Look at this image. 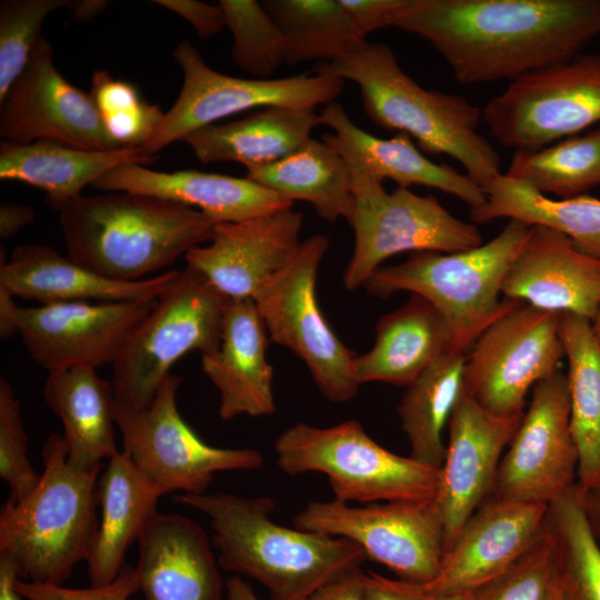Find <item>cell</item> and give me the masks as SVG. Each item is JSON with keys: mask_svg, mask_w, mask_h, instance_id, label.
I'll list each match as a JSON object with an SVG mask.
<instances>
[{"mask_svg": "<svg viewBox=\"0 0 600 600\" xmlns=\"http://www.w3.org/2000/svg\"><path fill=\"white\" fill-rule=\"evenodd\" d=\"M268 329L252 299L229 300L219 348L201 356V369L220 396L219 417H267L276 412Z\"/></svg>", "mask_w": 600, "mask_h": 600, "instance_id": "603a6c76", "label": "cell"}, {"mask_svg": "<svg viewBox=\"0 0 600 600\" xmlns=\"http://www.w3.org/2000/svg\"><path fill=\"white\" fill-rule=\"evenodd\" d=\"M364 571L354 567L318 589L308 600H366Z\"/></svg>", "mask_w": 600, "mask_h": 600, "instance_id": "681fc988", "label": "cell"}, {"mask_svg": "<svg viewBox=\"0 0 600 600\" xmlns=\"http://www.w3.org/2000/svg\"><path fill=\"white\" fill-rule=\"evenodd\" d=\"M293 527L348 539L367 559L399 579L428 584L439 574L446 552L442 521L434 501H389L351 506L338 500L311 501Z\"/></svg>", "mask_w": 600, "mask_h": 600, "instance_id": "5bb4252c", "label": "cell"}, {"mask_svg": "<svg viewBox=\"0 0 600 600\" xmlns=\"http://www.w3.org/2000/svg\"><path fill=\"white\" fill-rule=\"evenodd\" d=\"M274 451L288 474H326L333 499L344 503L434 501L439 488V468L387 450L356 420L327 428L298 422L279 434Z\"/></svg>", "mask_w": 600, "mask_h": 600, "instance_id": "ba28073f", "label": "cell"}, {"mask_svg": "<svg viewBox=\"0 0 600 600\" xmlns=\"http://www.w3.org/2000/svg\"><path fill=\"white\" fill-rule=\"evenodd\" d=\"M320 117L322 124L348 143L377 179H390L401 188L438 189L459 198L470 209L484 203L486 196L479 184L453 167L430 160L409 136L397 132L387 139L376 137L352 122L338 101L324 106Z\"/></svg>", "mask_w": 600, "mask_h": 600, "instance_id": "1f68e13d", "label": "cell"}, {"mask_svg": "<svg viewBox=\"0 0 600 600\" xmlns=\"http://www.w3.org/2000/svg\"><path fill=\"white\" fill-rule=\"evenodd\" d=\"M180 376L171 373L152 401L132 409L116 400V423L123 449L143 479L160 494L206 493L223 471H251L264 458L252 448L228 449L204 442L183 420L177 406Z\"/></svg>", "mask_w": 600, "mask_h": 600, "instance_id": "30bf717a", "label": "cell"}, {"mask_svg": "<svg viewBox=\"0 0 600 600\" xmlns=\"http://www.w3.org/2000/svg\"><path fill=\"white\" fill-rule=\"evenodd\" d=\"M482 190L484 203L470 209L473 222L507 218L547 227L568 237L581 252L600 260V199L589 194L552 199L504 173Z\"/></svg>", "mask_w": 600, "mask_h": 600, "instance_id": "836d02e7", "label": "cell"}, {"mask_svg": "<svg viewBox=\"0 0 600 600\" xmlns=\"http://www.w3.org/2000/svg\"><path fill=\"white\" fill-rule=\"evenodd\" d=\"M161 496L120 451L108 461L99 481V528L88 562L91 586L112 582L123 570L128 549L157 516Z\"/></svg>", "mask_w": 600, "mask_h": 600, "instance_id": "f546056e", "label": "cell"}, {"mask_svg": "<svg viewBox=\"0 0 600 600\" xmlns=\"http://www.w3.org/2000/svg\"><path fill=\"white\" fill-rule=\"evenodd\" d=\"M157 6L187 20L199 37L208 39L227 28V19L220 3L210 4L197 0H156Z\"/></svg>", "mask_w": 600, "mask_h": 600, "instance_id": "bcb514c9", "label": "cell"}, {"mask_svg": "<svg viewBox=\"0 0 600 600\" xmlns=\"http://www.w3.org/2000/svg\"><path fill=\"white\" fill-rule=\"evenodd\" d=\"M54 210L68 257L118 281H138L207 243L217 222L174 201L112 191L79 194Z\"/></svg>", "mask_w": 600, "mask_h": 600, "instance_id": "3957f363", "label": "cell"}, {"mask_svg": "<svg viewBox=\"0 0 600 600\" xmlns=\"http://www.w3.org/2000/svg\"><path fill=\"white\" fill-rule=\"evenodd\" d=\"M501 292L506 299L592 322L600 306V260L581 252L564 234L531 226Z\"/></svg>", "mask_w": 600, "mask_h": 600, "instance_id": "7402d4cb", "label": "cell"}, {"mask_svg": "<svg viewBox=\"0 0 600 600\" xmlns=\"http://www.w3.org/2000/svg\"><path fill=\"white\" fill-rule=\"evenodd\" d=\"M592 328H593L596 334L598 336V338L600 339V306H599L597 317L592 321Z\"/></svg>", "mask_w": 600, "mask_h": 600, "instance_id": "91938a15", "label": "cell"}, {"mask_svg": "<svg viewBox=\"0 0 600 600\" xmlns=\"http://www.w3.org/2000/svg\"><path fill=\"white\" fill-rule=\"evenodd\" d=\"M558 332L568 360L577 483L587 490L600 482V339L590 320L570 312L559 313Z\"/></svg>", "mask_w": 600, "mask_h": 600, "instance_id": "e575fe53", "label": "cell"}, {"mask_svg": "<svg viewBox=\"0 0 600 600\" xmlns=\"http://www.w3.org/2000/svg\"><path fill=\"white\" fill-rule=\"evenodd\" d=\"M233 44L231 56L239 69L254 79H270L284 63V43L276 22L254 0H220Z\"/></svg>", "mask_w": 600, "mask_h": 600, "instance_id": "60d3db41", "label": "cell"}, {"mask_svg": "<svg viewBox=\"0 0 600 600\" xmlns=\"http://www.w3.org/2000/svg\"><path fill=\"white\" fill-rule=\"evenodd\" d=\"M0 477L10 489L8 503L24 499L41 477L28 458V436L20 403L6 378L0 379Z\"/></svg>", "mask_w": 600, "mask_h": 600, "instance_id": "ee69618b", "label": "cell"}, {"mask_svg": "<svg viewBox=\"0 0 600 600\" xmlns=\"http://www.w3.org/2000/svg\"><path fill=\"white\" fill-rule=\"evenodd\" d=\"M549 504L489 496L444 552L430 596L470 592L493 579L542 534Z\"/></svg>", "mask_w": 600, "mask_h": 600, "instance_id": "44dd1931", "label": "cell"}, {"mask_svg": "<svg viewBox=\"0 0 600 600\" xmlns=\"http://www.w3.org/2000/svg\"><path fill=\"white\" fill-rule=\"evenodd\" d=\"M550 600H571L561 581L559 580V577Z\"/></svg>", "mask_w": 600, "mask_h": 600, "instance_id": "680465c9", "label": "cell"}, {"mask_svg": "<svg viewBox=\"0 0 600 600\" xmlns=\"http://www.w3.org/2000/svg\"><path fill=\"white\" fill-rule=\"evenodd\" d=\"M247 178L292 202L306 201L324 220L344 218L353 210L352 178L346 159L322 140L311 138L292 153L247 169Z\"/></svg>", "mask_w": 600, "mask_h": 600, "instance_id": "d6a6232c", "label": "cell"}, {"mask_svg": "<svg viewBox=\"0 0 600 600\" xmlns=\"http://www.w3.org/2000/svg\"><path fill=\"white\" fill-rule=\"evenodd\" d=\"M108 6L104 0H76L72 8V18L78 23H86L101 13Z\"/></svg>", "mask_w": 600, "mask_h": 600, "instance_id": "11a10c76", "label": "cell"}, {"mask_svg": "<svg viewBox=\"0 0 600 600\" xmlns=\"http://www.w3.org/2000/svg\"><path fill=\"white\" fill-rule=\"evenodd\" d=\"M531 226L509 220L490 241L456 252H413L396 266H381L363 287L376 297L407 291L432 303L447 320L456 349L466 352L480 334L518 301L500 300L502 283Z\"/></svg>", "mask_w": 600, "mask_h": 600, "instance_id": "8992f818", "label": "cell"}, {"mask_svg": "<svg viewBox=\"0 0 600 600\" xmlns=\"http://www.w3.org/2000/svg\"><path fill=\"white\" fill-rule=\"evenodd\" d=\"M366 600H431L424 584L364 572Z\"/></svg>", "mask_w": 600, "mask_h": 600, "instance_id": "7dc6e473", "label": "cell"}, {"mask_svg": "<svg viewBox=\"0 0 600 600\" xmlns=\"http://www.w3.org/2000/svg\"><path fill=\"white\" fill-rule=\"evenodd\" d=\"M72 0H2L0 2V102L24 69L42 37L46 18Z\"/></svg>", "mask_w": 600, "mask_h": 600, "instance_id": "b9f144b4", "label": "cell"}, {"mask_svg": "<svg viewBox=\"0 0 600 600\" xmlns=\"http://www.w3.org/2000/svg\"><path fill=\"white\" fill-rule=\"evenodd\" d=\"M578 467L567 376L558 369L533 387L500 460L491 496L550 504L577 484Z\"/></svg>", "mask_w": 600, "mask_h": 600, "instance_id": "2e32d148", "label": "cell"}, {"mask_svg": "<svg viewBox=\"0 0 600 600\" xmlns=\"http://www.w3.org/2000/svg\"><path fill=\"white\" fill-rule=\"evenodd\" d=\"M557 581L552 543L543 529L518 560L470 596L471 600H550Z\"/></svg>", "mask_w": 600, "mask_h": 600, "instance_id": "7bdbcfd3", "label": "cell"}, {"mask_svg": "<svg viewBox=\"0 0 600 600\" xmlns=\"http://www.w3.org/2000/svg\"><path fill=\"white\" fill-rule=\"evenodd\" d=\"M303 214L287 209L214 226L208 244L191 249L187 266L230 300L254 299L300 246Z\"/></svg>", "mask_w": 600, "mask_h": 600, "instance_id": "ffe728a7", "label": "cell"}, {"mask_svg": "<svg viewBox=\"0 0 600 600\" xmlns=\"http://www.w3.org/2000/svg\"><path fill=\"white\" fill-rule=\"evenodd\" d=\"M321 124L320 113L312 108L267 107L238 120L206 126L182 141L203 163L234 161L248 169L298 150Z\"/></svg>", "mask_w": 600, "mask_h": 600, "instance_id": "4dcf8cb0", "label": "cell"}, {"mask_svg": "<svg viewBox=\"0 0 600 600\" xmlns=\"http://www.w3.org/2000/svg\"><path fill=\"white\" fill-rule=\"evenodd\" d=\"M431 600H471L470 592H460L442 596H430Z\"/></svg>", "mask_w": 600, "mask_h": 600, "instance_id": "6f0895ef", "label": "cell"}, {"mask_svg": "<svg viewBox=\"0 0 600 600\" xmlns=\"http://www.w3.org/2000/svg\"><path fill=\"white\" fill-rule=\"evenodd\" d=\"M51 43L41 37L1 103L0 137L12 143L54 140L88 150L121 147L108 133L89 92L56 68Z\"/></svg>", "mask_w": 600, "mask_h": 600, "instance_id": "e0dca14e", "label": "cell"}, {"mask_svg": "<svg viewBox=\"0 0 600 600\" xmlns=\"http://www.w3.org/2000/svg\"><path fill=\"white\" fill-rule=\"evenodd\" d=\"M504 174L559 199L587 194L600 184V126L537 150L514 151Z\"/></svg>", "mask_w": 600, "mask_h": 600, "instance_id": "74e56055", "label": "cell"}, {"mask_svg": "<svg viewBox=\"0 0 600 600\" xmlns=\"http://www.w3.org/2000/svg\"><path fill=\"white\" fill-rule=\"evenodd\" d=\"M387 27L428 41L461 84L510 82L600 37V0H402Z\"/></svg>", "mask_w": 600, "mask_h": 600, "instance_id": "6da1fadb", "label": "cell"}, {"mask_svg": "<svg viewBox=\"0 0 600 600\" xmlns=\"http://www.w3.org/2000/svg\"><path fill=\"white\" fill-rule=\"evenodd\" d=\"M146 600H224L211 539L192 519L157 513L138 541Z\"/></svg>", "mask_w": 600, "mask_h": 600, "instance_id": "cb8c5ba5", "label": "cell"}, {"mask_svg": "<svg viewBox=\"0 0 600 600\" xmlns=\"http://www.w3.org/2000/svg\"><path fill=\"white\" fill-rule=\"evenodd\" d=\"M110 137L121 148H141L160 126L164 113L138 88L106 70L94 71L89 91Z\"/></svg>", "mask_w": 600, "mask_h": 600, "instance_id": "ab89813d", "label": "cell"}, {"mask_svg": "<svg viewBox=\"0 0 600 600\" xmlns=\"http://www.w3.org/2000/svg\"><path fill=\"white\" fill-rule=\"evenodd\" d=\"M229 300L196 269L180 270L112 364L116 400L132 409L144 408L180 358L191 351L214 352Z\"/></svg>", "mask_w": 600, "mask_h": 600, "instance_id": "9c48e42d", "label": "cell"}, {"mask_svg": "<svg viewBox=\"0 0 600 600\" xmlns=\"http://www.w3.org/2000/svg\"><path fill=\"white\" fill-rule=\"evenodd\" d=\"M14 587L27 600H129L140 590L136 568H123L110 583L90 586L83 589L62 587V584L30 582L18 578Z\"/></svg>", "mask_w": 600, "mask_h": 600, "instance_id": "f6af8a7d", "label": "cell"}, {"mask_svg": "<svg viewBox=\"0 0 600 600\" xmlns=\"http://www.w3.org/2000/svg\"><path fill=\"white\" fill-rule=\"evenodd\" d=\"M311 73L354 82L374 124L409 136L428 154L453 158L481 188L502 173L499 153L478 130L482 109L460 94L422 88L389 46L366 41L342 59L317 63Z\"/></svg>", "mask_w": 600, "mask_h": 600, "instance_id": "277c9868", "label": "cell"}, {"mask_svg": "<svg viewBox=\"0 0 600 600\" xmlns=\"http://www.w3.org/2000/svg\"><path fill=\"white\" fill-rule=\"evenodd\" d=\"M504 148L537 150L600 123V56L576 57L511 81L482 108Z\"/></svg>", "mask_w": 600, "mask_h": 600, "instance_id": "7c38bea8", "label": "cell"}, {"mask_svg": "<svg viewBox=\"0 0 600 600\" xmlns=\"http://www.w3.org/2000/svg\"><path fill=\"white\" fill-rule=\"evenodd\" d=\"M456 350L452 331L441 312L424 298L411 294L376 326L373 347L356 357L357 381L411 384L448 351Z\"/></svg>", "mask_w": 600, "mask_h": 600, "instance_id": "4316f807", "label": "cell"}, {"mask_svg": "<svg viewBox=\"0 0 600 600\" xmlns=\"http://www.w3.org/2000/svg\"><path fill=\"white\" fill-rule=\"evenodd\" d=\"M42 461L37 487L1 508L0 553L16 563L20 579L62 584L76 564L89 559L96 542L102 468H73L60 433L47 438Z\"/></svg>", "mask_w": 600, "mask_h": 600, "instance_id": "5b68a950", "label": "cell"}, {"mask_svg": "<svg viewBox=\"0 0 600 600\" xmlns=\"http://www.w3.org/2000/svg\"><path fill=\"white\" fill-rule=\"evenodd\" d=\"M522 417L492 413L464 390L461 392L447 424L449 440L434 499L443 526L446 551L466 521L491 494L503 451Z\"/></svg>", "mask_w": 600, "mask_h": 600, "instance_id": "d6986e66", "label": "cell"}, {"mask_svg": "<svg viewBox=\"0 0 600 600\" xmlns=\"http://www.w3.org/2000/svg\"><path fill=\"white\" fill-rule=\"evenodd\" d=\"M156 300L19 308L18 333L32 360L48 372L76 366L96 369L113 364Z\"/></svg>", "mask_w": 600, "mask_h": 600, "instance_id": "ac0fdd59", "label": "cell"}, {"mask_svg": "<svg viewBox=\"0 0 600 600\" xmlns=\"http://www.w3.org/2000/svg\"><path fill=\"white\" fill-rule=\"evenodd\" d=\"M580 492L590 529L600 544V482L587 490L580 489Z\"/></svg>", "mask_w": 600, "mask_h": 600, "instance_id": "db71d44e", "label": "cell"}, {"mask_svg": "<svg viewBox=\"0 0 600 600\" xmlns=\"http://www.w3.org/2000/svg\"><path fill=\"white\" fill-rule=\"evenodd\" d=\"M284 43V63L332 62L366 42L339 0H267Z\"/></svg>", "mask_w": 600, "mask_h": 600, "instance_id": "8d00e7d4", "label": "cell"}, {"mask_svg": "<svg viewBox=\"0 0 600 600\" xmlns=\"http://www.w3.org/2000/svg\"><path fill=\"white\" fill-rule=\"evenodd\" d=\"M43 398L62 422L67 457L73 468H102L103 461L120 452L114 437V392L94 368L76 366L48 372Z\"/></svg>", "mask_w": 600, "mask_h": 600, "instance_id": "83f0119b", "label": "cell"}, {"mask_svg": "<svg viewBox=\"0 0 600 600\" xmlns=\"http://www.w3.org/2000/svg\"><path fill=\"white\" fill-rule=\"evenodd\" d=\"M559 313L518 301L476 340L467 357L463 390L488 411L524 413L528 391L564 358Z\"/></svg>", "mask_w": 600, "mask_h": 600, "instance_id": "9a60e30c", "label": "cell"}, {"mask_svg": "<svg viewBox=\"0 0 600 600\" xmlns=\"http://www.w3.org/2000/svg\"><path fill=\"white\" fill-rule=\"evenodd\" d=\"M544 531L570 599L600 600V544L587 520L578 483L549 504Z\"/></svg>", "mask_w": 600, "mask_h": 600, "instance_id": "f35d334b", "label": "cell"}, {"mask_svg": "<svg viewBox=\"0 0 600 600\" xmlns=\"http://www.w3.org/2000/svg\"><path fill=\"white\" fill-rule=\"evenodd\" d=\"M227 600H259L252 587L240 577H231L226 582Z\"/></svg>", "mask_w": 600, "mask_h": 600, "instance_id": "9f6ffc18", "label": "cell"}, {"mask_svg": "<svg viewBox=\"0 0 600 600\" xmlns=\"http://www.w3.org/2000/svg\"><path fill=\"white\" fill-rule=\"evenodd\" d=\"M464 352L442 354L407 387L398 406L410 457L441 469L446 457L442 432L463 391Z\"/></svg>", "mask_w": 600, "mask_h": 600, "instance_id": "d590c367", "label": "cell"}, {"mask_svg": "<svg viewBox=\"0 0 600 600\" xmlns=\"http://www.w3.org/2000/svg\"><path fill=\"white\" fill-rule=\"evenodd\" d=\"M321 140L348 162L353 189L349 223L354 248L343 271V286L353 291L363 286L382 262L402 252H456L482 243L477 224L451 214L433 196H419L409 188L388 192L357 152L333 133Z\"/></svg>", "mask_w": 600, "mask_h": 600, "instance_id": "52a82bcc", "label": "cell"}, {"mask_svg": "<svg viewBox=\"0 0 600 600\" xmlns=\"http://www.w3.org/2000/svg\"><path fill=\"white\" fill-rule=\"evenodd\" d=\"M36 219L33 208L27 204L2 202L0 204V238L9 240Z\"/></svg>", "mask_w": 600, "mask_h": 600, "instance_id": "f907efd6", "label": "cell"}, {"mask_svg": "<svg viewBox=\"0 0 600 600\" xmlns=\"http://www.w3.org/2000/svg\"><path fill=\"white\" fill-rule=\"evenodd\" d=\"M156 157L141 148L111 151L88 150L54 140L26 144L0 142V178L17 180L43 190L47 202L56 209L81 194L106 172L127 164L150 166Z\"/></svg>", "mask_w": 600, "mask_h": 600, "instance_id": "f1b7e54d", "label": "cell"}, {"mask_svg": "<svg viewBox=\"0 0 600 600\" xmlns=\"http://www.w3.org/2000/svg\"><path fill=\"white\" fill-rule=\"evenodd\" d=\"M359 32L367 34L387 28L391 13L402 0H339Z\"/></svg>", "mask_w": 600, "mask_h": 600, "instance_id": "c3c4849f", "label": "cell"}, {"mask_svg": "<svg viewBox=\"0 0 600 600\" xmlns=\"http://www.w3.org/2000/svg\"><path fill=\"white\" fill-rule=\"evenodd\" d=\"M173 500L209 518L220 567L257 580L271 600H308L367 560L364 551L348 539L277 523L271 518L276 503L268 496L220 491L182 493Z\"/></svg>", "mask_w": 600, "mask_h": 600, "instance_id": "7a4b0ae2", "label": "cell"}, {"mask_svg": "<svg viewBox=\"0 0 600 600\" xmlns=\"http://www.w3.org/2000/svg\"><path fill=\"white\" fill-rule=\"evenodd\" d=\"M173 58L182 71V87L154 134L141 147L149 157L198 129L242 111L327 106L336 101L346 82L313 73L270 79L232 77L210 68L188 40L178 43Z\"/></svg>", "mask_w": 600, "mask_h": 600, "instance_id": "4fadbf2b", "label": "cell"}, {"mask_svg": "<svg viewBox=\"0 0 600 600\" xmlns=\"http://www.w3.org/2000/svg\"><path fill=\"white\" fill-rule=\"evenodd\" d=\"M20 578L16 563L3 553H0V600H21L14 583Z\"/></svg>", "mask_w": 600, "mask_h": 600, "instance_id": "f5cc1de1", "label": "cell"}, {"mask_svg": "<svg viewBox=\"0 0 600 600\" xmlns=\"http://www.w3.org/2000/svg\"><path fill=\"white\" fill-rule=\"evenodd\" d=\"M179 271L138 281L102 277L44 244H20L0 266V287L41 304L63 302H133L158 299Z\"/></svg>", "mask_w": 600, "mask_h": 600, "instance_id": "d4e9b609", "label": "cell"}, {"mask_svg": "<svg viewBox=\"0 0 600 600\" xmlns=\"http://www.w3.org/2000/svg\"><path fill=\"white\" fill-rule=\"evenodd\" d=\"M328 248L329 239L323 234L302 241L253 301L270 339L304 362L328 400L346 402L360 387L353 371L357 353L331 329L317 298L318 270Z\"/></svg>", "mask_w": 600, "mask_h": 600, "instance_id": "8fae6325", "label": "cell"}, {"mask_svg": "<svg viewBox=\"0 0 600 600\" xmlns=\"http://www.w3.org/2000/svg\"><path fill=\"white\" fill-rule=\"evenodd\" d=\"M92 187L106 192H131L182 203L217 223L239 222L292 208V202L247 177L198 170L162 172L127 164L106 172Z\"/></svg>", "mask_w": 600, "mask_h": 600, "instance_id": "484cf974", "label": "cell"}, {"mask_svg": "<svg viewBox=\"0 0 600 600\" xmlns=\"http://www.w3.org/2000/svg\"><path fill=\"white\" fill-rule=\"evenodd\" d=\"M14 296L0 287V337L2 340L9 339L18 333V311Z\"/></svg>", "mask_w": 600, "mask_h": 600, "instance_id": "816d5d0a", "label": "cell"}]
</instances>
